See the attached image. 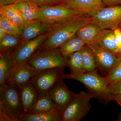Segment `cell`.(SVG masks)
<instances>
[{
    "label": "cell",
    "mask_w": 121,
    "mask_h": 121,
    "mask_svg": "<svg viewBox=\"0 0 121 121\" xmlns=\"http://www.w3.org/2000/svg\"><path fill=\"white\" fill-rule=\"evenodd\" d=\"M109 84L121 79V60L106 77Z\"/></svg>",
    "instance_id": "obj_28"
},
{
    "label": "cell",
    "mask_w": 121,
    "mask_h": 121,
    "mask_svg": "<svg viewBox=\"0 0 121 121\" xmlns=\"http://www.w3.org/2000/svg\"><path fill=\"white\" fill-rule=\"evenodd\" d=\"M13 4L26 21L39 19V7L30 0H17Z\"/></svg>",
    "instance_id": "obj_15"
},
{
    "label": "cell",
    "mask_w": 121,
    "mask_h": 121,
    "mask_svg": "<svg viewBox=\"0 0 121 121\" xmlns=\"http://www.w3.org/2000/svg\"><path fill=\"white\" fill-rule=\"evenodd\" d=\"M48 94L58 109L62 113L78 95L71 91L63 81L52 88Z\"/></svg>",
    "instance_id": "obj_12"
},
{
    "label": "cell",
    "mask_w": 121,
    "mask_h": 121,
    "mask_svg": "<svg viewBox=\"0 0 121 121\" xmlns=\"http://www.w3.org/2000/svg\"><path fill=\"white\" fill-rule=\"evenodd\" d=\"M102 29L92 23L83 26L76 33V35L87 45L95 44Z\"/></svg>",
    "instance_id": "obj_17"
},
{
    "label": "cell",
    "mask_w": 121,
    "mask_h": 121,
    "mask_svg": "<svg viewBox=\"0 0 121 121\" xmlns=\"http://www.w3.org/2000/svg\"><path fill=\"white\" fill-rule=\"evenodd\" d=\"M56 111L59 110L48 93L39 95L35 104L29 113L47 112Z\"/></svg>",
    "instance_id": "obj_20"
},
{
    "label": "cell",
    "mask_w": 121,
    "mask_h": 121,
    "mask_svg": "<svg viewBox=\"0 0 121 121\" xmlns=\"http://www.w3.org/2000/svg\"><path fill=\"white\" fill-rule=\"evenodd\" d=\"M62 113L53 112L24 114L21 121H62Z\"/></svg>",
    "instance_id": "obj_23"
},
{
    "label": "cell",
    "mask_w": 121,
    "mask_h": 121,
    "mask_svg": "<svg viewBox=\"0 0 121 121\" xmlns=\"http://www.w3.org/2000/svg\"><path fill=\"white\" fill-rule=\"evenodd\" d=\"M39 7V13L38 20L50 26L78 15L87 13L84 11L68 8L62 4Z\"/></svg>",
    "instance_id": "obj_7"
},
{
    "label": "cell",
    "mask_w": 121,
    "mask_h": 121,
    "mask_svg": "<svg viewBox=\"0 0 121 121\" xmlns=\"http://www.w3.org/2000/svg\"><path fill=\"white\" fill-rule=\"evenodd\" d=\"M68 8L88 13L95 9L105 7L103 0H69L62 3Z\"/></svg>",
    "instance_id": "obj_18"
},
{
    "label": "cell",
    "mask_w": 121,
    "mask_h": 121,
    "mask_svg": "<svg viewBox=\"0 0 121 121\" xmlns=\"http://www.w3.org/2000/svg\"><path fill=\"white\" fill-rule=\"evenodd\" d=\"M117 55L119 47L113 30L103 29L95 43Z\"/></svg>",
    "instance_id": "obj_16"
},
{
    "label": "cell",
    "mask_w": 121,
    "mask_h": 121,
    "mask_svg": "<svg viewBox=\"0 0 121 121\" xmlns=\"http://www.w3.org/2000/svg\"><path fill=\"white\" fill-rule=\"evenodd\" d=\"M115 101H116L118 103V104H119V105L121 106V98L118 99H116Z\"/></svg>",
    "instance_id": "obj_36"
},
{
    "label": "cell",
    "mask_w": 121,
    "mask_h": 121,
    "mask_svg": "<svg viewBox=\"0 0 121 121\" xmlns=\"http://www.w3.org/2000/svg\"><path fill=\"white\" fill-rule=\"evenodd\" d=\"M113 30L120 48L121 46V29L120 27H117Z\"/></svg>",
    "instance_id": "obj_31"
},
{
    "label": "cell",
    "mask_w": 121,
    "mask_h": 121,
    "mask_svg": "<svg viewBox=\"0 0 121 121\" xmlns=\"http://www.w3.org/2000/svg\"><path fill=\"white\" fill-rule=\"evenodd\" d=\"M91 23V17L84 13L54 24L47 32V38L40 50L58 48L76 35L82 27Z\"/></svg>",
    "instance_id": "obj_1"
},
{
    "label": "cell",
    "mask_w": 121,
    "mask_h": 121,
    "mask_svg": "<svg viewBox=\"0 0 121 121\" xmlns=\"http://www.w3.org/2000/svg\"><path fill=\"white\" fill-rule=\"evenodd\" d=\"M47 38V33L29 41L22 42L12 53L17 65L27 63L41 49Z\"/></svg>",
    "instance_id": "obj_9"
},
{
    "label": "cell",
    "mask_w": 121,
    "mask_h": 121,
    "mask_svg": "<svg viewBox=\"0 0 121 121\" xmlns=\"http://www.w3.org/2000/svg\"><path fill=\"white\" fill-rule=\"evenodd\" d=\"M119 27H120V28L121 29V24L120 25H119Z\"/></svg>",
    "instance_id": "obj_39"
},
{
    "label": "cell",
    "mask_w": 121,
    "mask_h": 121,
    "mask_svg": "<svg viewBox=\"0 0 121 121\" xmlns=\"http://www.w3.org/2000/svg\"><path fill=\"white\" fill-rule=\"evenodd\" d=\"M93 51L98 68L107 75L120 61L115 54L97 44L88 45Z\"/></svg>",
    "instance_id": "obj_10"
},
{
    "label": "cell",
    "mask_w": 121,
    "mask_h": 121,
    "mask_svg": "<svg viewBox=\"0 0 121 121\" xmlns=\"http://www.w3.org/2000/svg\"><path fill=\"white\" fill-rule=\"evenodd\" d=\"M23 115L19 86L10 83L0 86V121H21Z\"/></svg>",
    "instance_id": "obj_2"
},
{
    "label": "cell",
    "mask_w": 121,
    "mask_h": 121,
    "mask_svg": "<svg viewBox=\"0 0 121 121\" xmlns=\"http://www.w3.org/2000/svg\"><path fill=\"white\" fill-rule=\"evenodd\" d=\"M8 35L7 32L0 28V40H2Z\"/></svg>",
    "instance_id": "obj_34"
},
{
    "label": "cell",
    "mask_w": 121,
    "mask_h": 121,
    "mask_svg": "<svg viewBox=\"0 0 121 121\" xmlns=\"http://www.w3.org/2000/svg\"><path fill=\"white\" fill-rule=\"evenodd\" d=\"M0 28L9 35L20 36V28L12 22L7 17L0 15Z\"/></svg>",
    "instance_id": "obj_27"
},
{
    "label": "cell",
    "mask_w": 121,
    "mask_h": 121,
    "mask_svg": "<svg viewBox=\"0 0 121 121\" xmlns=\"http://www.w3.org/2000/svg\"><path fill=\"white\" fill-rule=\"evenodd\" d=\"M69 58L63 55L58 48L41 49L28 62L29 65L40 70L67 67Z\"/></svg>",
    "instance_id": "obj_4"
},
{
    "label": "cell",
    "mask_w": 121,
    "mask_h": 121,
    "mask_svg": "<svg viewBox=\"0 0 121 121\" xmlns=\"http://www.w3.org/2000/svg\"><path fill=\"white\" fill-rule=\"evenodd\" d=\"M62 2V3H64V2H67V1H68L69 0H60Z\"/></svg>",
    "instance_id": "obj_38"
},
{
    "label": "cell",
    "mask_w": 121,
    "mask_h": 121,
    "mask_svg": "<svg viewBox=\"0 0 121 121\" xmlns=\"http://www.w3.org/2000/svg\"><path fill=\"white\" fill-rule=\"evenodd\" d=\"M52 26L46 24L39 20L28 21L20 27V36L22 42L29 41L47 32Z\"/></svg>",
    "instance_id": "obj_13"
},
{
    "label": "cell",
    "mask_w": 121,
    "mask_h": 121,
    "mask_svg": "<svg viewBox=\"0 0 121 121\" xmlns=\"http://www.w3.org/2000/svg\"><path fill=\"white\" fill-rule=\"evenodd\" d=\"M103 2L105 6L121 4V0H103Z\"/></svg>",
    "instance_id": "obj_32"
},
{
    "label": "cell",
    "mask_w": 121,
    "mask_h": 121,
    "mask_svg": "<svg viewBox=\"0 0 121 121\" xmlns=\"http://www.w3.org/2000/svg\"><path fill=\"white\" fill-rule=\"evenodd\" d=\"M117 56L118 58L120 60H121V46L119 48V50H118V52L117 55Z\"/></svg>",
    "instance_id": "obj_35"
},
{
    "label": "cell",
    "mask_w": 121,
    "mask_h": 121,
    "mask_svg": "<svg viewBox=\"0 0 121 121\" xmlns=\"http://www.w3.org/2000/svg\"><path fill=\"white\" fill-rule=\"evenodd\" d=\"M86 44L76 35L64 42L58 48L63 56L69 58L72 54L81 51Z\"/></svg>",
    "instance_id": "obj_21"
},
{
    "label": "cell",
    "mask_w": 121,
    "mask_h": 121,
    "mask_svg": "<svg viewBox=\"0 0 121 121\" xmlns=\"http://www.w3.org/2000/svg\"><path fill=\"white\" fill-rule=\"evenodd\" d=\"M19 87L23 113H29L36 103L39 94L31 82L23 84Z\"/></svg>",
    "instance_id": "obj_14"
},
{
    "label": "cell",
    "mask_w": 121,
    "mask_h": 121,
    "mask_svg": "<svg viewBox=\"0 0 121 121\" xmlns=\"http://www.w3.org/2000/svg\"><path fill=\"white\" fill-rule=\"evenodd\" d=\"M67 67L70 70L71 75H78L86 72L84 68L81 51L75 52L69 57Z\"/></svg>",
    "instance_id": "obj_25"
},
{
    "label": "cell",
    "mask_w": 121,
    "mask_h": 121,
    "mask_svg": "<svg viewBox=\"0 0 121 121\" xmlns=\"http://www.w3.org/2000/svg\"><path fill=\"white\" fill-rule=\"evenodd\" d=\"M93 95L89 92L80 91L63 111L62 121H80L90 110Z\"/></svg>",
    "instance_id": "obj_6"
},
{
    "label": "cell",
    "mask_w": 121,
    "mask_h": 121,
    "mask_svg": "<svg viewBox=\"0 0 121 121\" xmlns=\"http://www.w3.org/2000/svg\"><path fill=\"white\" fill-rule=\"evenodd\" d=\"M64 78L79 81L84 84L88 92L99 101L104 104L114 101L109 88V83L105 77L98 73L97 69L78 75L65 74Z\"/></svg>",
    "instance_id": "obj_3"
},
{
    "label": "cell",
    "mask_w": 121,
    "mask_h": 121,
    "mask_svg": "<svg viewBox=\"0 0 121 121\" xmlns=\"http://www.w3.org/2000/svg\"><path fill=\"white\" fill-rule=\"evenodd\" d=\"M110 92L114 98V101L121 98V79L109 84Z\"/></svg>",
    "instance_id": "obj_29"
},
{
    "label": "cell",
    "mask_w": 121,
    "mask_h": 121,
    "mask_svg": "<svg viewBox=\"0 0 121 121\" xmlns=\"http://www.w3.org/2000/svg\"><path fill=\"white\" fill-rule=\"evenodd\" d=\"M22 43L20 36L8 34L0 40V54H12Z\"/></svg>",
    "instance_id": "obj_24"
},
{
    "label": "cell",
    "mask_w": 121,
    "mask_h": 121,
    "mask_svg": "<svg viewBox=\"0 0 121 121\" xmlns=\"http://www.w3.org/2000/svg\"><path fill=\"white\" fill-rule=\"evenodd\" d=\"M42 71L33 67L27 63L17 65L5 83L16 84L19 87L31 82Z\"/></svg>",
    "instance_id": "obj_11"
},
{
    "label": "cell",
    "mask_w": 121,
    "mask_h": 121,
    "mask_svg": "<svg viewBox=\"0 0 121 121\" xmlns=\"http://www.w3.org/2000/svg\"><path fill=\"white\" fill-rule=\"evenodd\" d=\"M65 68L43 70L31 82L39 95L48 93L59 83L63 81Z\"/></svg>",
    "instance_id": "obj_8"
},
{
    "label": "cell",
    "mask_w": 121,
    "mask_h": 121,
    "mask_svg": "<svg viewBox=\"0 0 121 121\" xmlns=\"http://www.w3.org/2000/svg\"><path fill=\"white\" fill-rule=\"evenodd\" d=\"M87 14L92 18V23L102 29L113 30L121 23V5L101 7Z\"/></svg>",
    "instance_id": "obj_5"
},
{
    "label": "cell",
    "mask_w": 121,
    "mask_h": 121,
    "mask_svg": "<svg viewBox=\"0 0 121 121\" xmlns=\"http://www.w3.org/2000/svg\"><path fill=\"white\" fill-rule=\"evenodd\" d=\"M17 0H0V6L13 4Z\"/></svg>",
    "instance_id": "obj_33"
},
{
    "label": "cell",
    "mask_w": 121,
    "mask_h": 121,
    "mask_svg": "<svg viewBox=\"0 0 121 121\" xmlns=\"http://www.w3.org/2000/svg\"><path fill=\"white\" fill-rule=\"evenodd\" d=\"M38 7L45 5H55L60 4L62 2L60 0H30Z\"/></svg>",
    "instance_id": "obj_30"
},
{
    "label": "cell",
    "mask_w": 121,
    "mask_h": 121,
    "mask_svg": "<svg viewBox=\"0 0 121 121\" xmlns=\"http://www.w3.org/2000/svg\"><path fill=\"white\" fill-rule=\"evenodd\" d=\"M117 121H121V113H120V114H119V117H118V119H117Z\"/></svg>",
    "instance_id": "obj_37"
},
{
    "label": "cell",
    "mask_w": 121,
    "mask_h": 121,
    "mask_svg": "<svg viewBox=\"0 0 121 121\" xmlns=\"http://www.w3.org/2000/svg\"><path fill=\"white\" fill-rule=\"evenodd\" d=\"M0 15H3L20 28L24 26L27 21L13 4L0 6Z\"/></svg>",
    "instance_id": "obj_22"
},
{
    "label": "cell",
    "mask_w": 121,
    "mask_h": 121,
    "mask_svg": "<svg viewBox=\"0 0 121 121\" xmlns=\"http://www.w3.org/2000/svg\"><path fill=\"white\" fill-rule=\"evenodd\" d=\"M16 66L12 54H0V86L6 83Z\"/></svg>",
    "instance_id": "obj_19"
},
{
    "label": "cell",
    "mask_w": 121,
    "mask_h": 121,
    "mask_svg": "<svg viewBox=\"0 0 121 121\" xmlns=\"http://www.w3.org/2000/svg\"><path fill=\"white\" fill-rule=\"evenodd\" d=\"M81 52L83 63L86 72L93 71L97 69L95 56L90 48L86 44Z\"/></svg>",
    "instance_id": "obj_26"
}]
</instances>
